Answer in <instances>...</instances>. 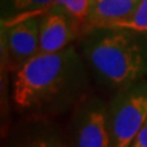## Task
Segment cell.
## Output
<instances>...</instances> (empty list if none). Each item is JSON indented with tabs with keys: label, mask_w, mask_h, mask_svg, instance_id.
I'll use <instances>...</instances> for the list:
<instances>
[{
	"label": "cell",
	"mask_w": 147,
	"mask_h": 147,
	"mask_svg": "<svg viewBox=\"0 0 147 147\" xmlns=\"http://www.w3.org/2000/svg\"><path fill=\"white\" fill-rule=\"evenodd\" d=\"M92 3L93 0H54L53 3H50L49 5L40 10L9 16L3 22H16L27 17H40L47 12H63L75 21L84 30L85 33V28L92 9Z\"/></svg>",
	"instance_id": "8"
},
{
	"label": "cell",
	"mask_w": 147,
	"mask_h": 147,
	"mask_svg": "<svg viewBox=\"0 0 147 147\" xmlns=\"http://www.w3.org/2000/svg\"><path fill=\"white\" fill-rule=\"evenodd\" d=\"M84 30L63 12H47L39 20V39L37 54L55 53L74 44ZM36 54V55H37Z\"/></svg>",
	"instance_id": "6"
},
{
	"label": "cell",
	"mask_w": 147,
	"mask_h": 147,
	"mask_svg": "<svg viewBox=\"0 0 147 147\" xmlns=\"http://www.w3.org/2000/svg\"><path fill=\"white\" fill-rule=\"evenodd\" d=\"M40 17L1 22V64L15 74L37 54Z\"/></svg>",
	"instance_id": "4"
},
{
	"label": "cell",
	"mask_w": 147,
	"mask_h": 147,
	"mask_svg": "<svg viewBox=\"0 0 147 147\" xmlns=\"http://www.w3.org/2000/svg\"><path fill=\"white\" fill-rule=\"evenodd\" d=\"M140 0H93L86 31L108 27L131 15Z\"/></svg>",
	"instance_id": "7"
},
{
	"label": "cell",
	"mask_w": 147,
	"mask_h": 147,
	"mask_svg": "<svg viewBox=\"0 0 147 147\" xmlns=\"http://www.w3.org/2000/svg\"><path fill=\"white\" fill-rule=\"evenodd\" d=\"M131 147H147V119L131 142Z\"/></svg>",
	"instance_id": "11"
},
{
	"label": "cell",
	"mask_w": 147,
	"mask_h": 147,
	"mask_svg": "<svg viewBox=\"0 0 147 147\" xmlns=\"http://www.w3.org/2000/svg\"><path fill=\"white\" fill-rule=\"evenodd\" d=\"M108 27H120V28L147 33V0H140L139 5L130 16L115 24H112Z\"/></svg>",
	"instance_id": "9"
},
{
	"label": "cell",
	"mask_w": 147,
	"mask_h": 147,
	"mask_svg": "<svg viewBox=\"0 0 147 147\" xmlns=\"http://www.w3.org/2000/svg\"><path fill=\"white\" fill-rule=\"evenodd\" d=\"M87 69L74 44L55 53L37 54L13 74V104L32 118L60 115L87 96Z\"/></svg>",
	"instance_id": "1"
},
{
	"label": "cell",
	"mask_w": 147,
	"mask_h": 147,
	"mask_svg": "<svg viewBox=\"0 0 147 147\" xmlns=\"http://www.w3.org/2000/svg\"><path fill=\"white\" fill-rule=\"evenodd\" d=\"M72 119L71 144L79 147L112 146L108 120V105L98 98L86 96L75 107Z\"/></svg>",
	"instance_id": "5"
},
{
	"label": "cell",
	"mask_w": 147,
	"mask_h": 147,
	"mask_svg": "<svg viewBox=\"0 0 147 147\" xmlns=\"http://www.w3.org/2000/svg\"><path fill=\"white\" fill-rule=\"evenodd\" d=\"M80 39L86 65L103 88L118 92L147 79V33L98 27Z\"/></svg>",
	"instance_id": "2"
},
{
	"label": "cell",
	"mask_w": 147,
	"mask_h": 147,
	"mask_svg": "<svg viewBox=\"0 0 147 147\" xmlns=\"http://www.w3.org/2000/svg\"><path fill=\"white\" fill-rule=\"evenodd\" d=\"M53 1L54 0H7L9 9L12 12L9 16L40 10Z\"/></svg>",
	"instance_id": "10"
},
{
	"label": "cell",
	"mask_w": 147,
	"mask_h": 147,
	"mask_svg": "<svg viewBox=\"0 0 147 147\" xmlns=\"http://www.w3.org/2000/svg\"><path fill=\"white\" fill-rule=\"evenodd\" d=\"M147 119V79L115 92L108 105L112 146L127 147Z\"/></svg>",
	"instance_id": "3"
}]
</instances>
